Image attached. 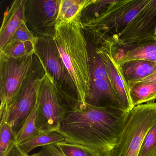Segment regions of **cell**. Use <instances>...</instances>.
<instances>
[{
  "label": "cell",
  "instance_id": "17",
  "mask_svg": "<svg viewBox=\"0 0 156 156\" xmlns=\"http://www.w3.org/2000/svg\"><path fill=\"white\" fill-rule=\"evenodd\" d=\"M64 141H65V138L58 132L41 133L27 141L19 144L18 146L23 154L28 156L29 153L35 148L56 144Z\"/></svg>",
  "mask_w": 156,
  "mask_h": 156
},
{
  "label": "cell",
  "instance_id": "13",
  "mask_svg": "<svg viewBox=\"0 0 156 156\" xmlns=\"http://www.w3.org/2000/svg\"><path fill=\"white\" fill-rule=\"evenodd\" d=\"M112 54L119 65L129 61L143 60L156 62V41L145 42L126 47L113 45Z\"/></svg>",
  "mask_w": 156,
  "mask_h": 156
},
{
  "label": "cell",
  "instance_id": "5",
  "mask_svg": "<svg viewBox=\"0 0 156 156\" xmlns=\"http://www.w3.org/2000/svg\"><path fill=\"white\" fill-rule=\"evenodd\" d=\"M156 122V102L134 107L129 112L114 156H138L146 134Z\"/></svg>",
  "mask_w": 156,
  "mask_h": 156
},
{
  "label": "cell",
  "instance_id": "16",
  "mask_svg": "<svg viewBox=\"0 0 156 156\" xmlns=\"http://www.w3.org/2000/svg\"><path fill=\"white\" fill-rule=\"evenodd\" d=\"M0 156H5L16 143V135L8 122V106L0 107Z\"/></svg>",
  "mask_w": 156,
  "mask_h": 156
},
{
  "label": "cell",
  "instance_id": "21",
  "mask_svg": "<svg viewBox=\"0 0 156 156\" xmlns=\"http://www.w3.org/2000/svg\"><path fill=\"white\" fill-rule=\"evenodd\" d=\"M55 144L65 156H100L94 151L79 144L67 143L65 141Z\"/></svg>",
  "mask_w": 156,
  "mask_h": 156
},
{
  "label": "cell",
  "instance_id": "23",
  "mask_svg": "<svg viewBox=\"0 0 156 156\" xmlns=\"http://www.w3.org/2000/svg\"><path fill=\"white\" fill-rule=\"evenodd\" d=\"M37 38L38 37L35 36L29 29L26 22H24L20 26L11 39L7 44L16 42L26 41H31L35 43Z\"/></svg>",
  "mask_w": 156,
  "mask_h": 156
},
{
  "label": "cell",
  "instance_id": "24",
  "mask_svg": "<svg viewBox=\"0 0 156 156\" xmlns=\"http://www.w3.org/2000/svg\"><path fill=\"white\" fill-rule=\"evenodd\" d=\"M28 156H65L56 144H51L42 147L37 153Z\"/></svg>",
  "mask_w": 156,
  "mask_h": 156
},
{
  "label": "cell",
  "instance_id": "2",
  "mask_svg": "<svg viewBox=\"0 0 156 156\" xmlns=\"http://www.w3.org/2000/svg\"><path fill=\"white\" fill-rule=\"evenodd\" d=\"M81 17L56 24L54 40L75 87L80 104L90 88V58Z\"/></svg>",
  "mask_w": 156,
  "mask_h": 156
},
{
  "label": "cell",
  "instance_id": "12",
  "mask_svg": "<svg viewBox=\"0 0 156 156\" xmlns=\"http://www.w3.org/2000/svg\"><path fill=\"white\" fill-rule=\"evenodd\" d=\"M26 0H14L4 13L0 29V50L11 39L20 26L26 22Z\"/></svg>",
  "mask_w": 156,
  "mask_h": 156
},
{
  "label": "cell",
  "instance_id": "22",
  "mask_svg": "<svg viewBox=\"0 0 156 156\" xmlns=\"http://www.w3.org/2000/svg\"><path fill=\"white\" fill-rule=\"evenodd\" d=\"M138 156H156V122L146 134Z\"/></svg>",
  "mask_w": 156,
  "mask_h": 156
},
{
  "label": "cell",
  "instance_id": "4",
  "mask_svg": "<svg viewBox=\"0 0 156 156\" xmlns=\"http://www.w3.org/2000/svg\"><path fill=\"white\" fill-rule=\"evenodd\" d=\"M34 54L53 82L67 112L75 109L80 105L78 95L53 38L38 37Z\"/></svg>",
  "mask_w": 156,
  "mask_h": 156
},
{
  "label": "cell",
  "instance_id": "18",
  "mask_svg": "<svg viewBox=\"0 0 156 156\" xmlns=\"http://www.w3.org/2000/svg\"><path fill=\"white\" fill-rule=\"evenodd\" d=\"M134 107L154 102L156 99V83H140L129 88Z\"/></svg>",
  "mask_w": 156,
  "mask_h": 156
},
{
  "label": "cell",
  "instance_id": "7",
  "mask_svg": "<svg viewBox=\"0 0 156 156\" xmlns=\"http://www.w3.org/2000/svg\"><path fill=\"white\" fill-rule=\"evenodd\" d=\"M67 113L53 82L46 73L38 94L37 129L42 134L57 132Z\"/></svg>",
  "mask_w": 156,
  "mask_h": 156
},
{
  "label": "cell",
  "instance_id": "3",
  "mask_svg": "<svg viewBox=\"0 0 156 156\" xmlns=\"http://www.w3.org/2000/svg\"><path fill=\"white\" fill-rule=\"evenodd\" d=\"M150 0H113L93 18L81 21L89 40L105 39L115 43L118 38Z\"/></svg>",
  "mask_w": 156,
  "mask_h": 156
},
{
  "label": "cell",
  "instance_id": "10",
  "mask_svg": "<svg viewBox=\"0 0 156 156\" xmlns=\"http://www.w3.org/2000/svg\"><path fill=\"white\" fill-rule=\"evenodd\" d=\"M156 41V0H150L113 44L126 47Z\"/></svg>",
  "mask_w": 156,
  "mask_h": 156
},
{
  "label": "cell",
  "instance_id": "9",
  "mask_svg": "<svg viewBox=\"0 0 156 156\" xmlns=\"http://www.w3.org/2000/svg\"><path fill=\"white\" fill-rule=\"evenodd\" d=\"M61 1L26 0V24L35 36L54 38Z\"/></svg>",
  "mask_w": 156,
  "mask_h": 156
},
{
  "label": "cell",
  "instance_id": "20",
  "mask_svg": "<svg viewBox=\"0 0 156 156\" xmlns=\"http://www.w3.org/2000/svg\"><path fill=\"white\" fill-rule=\"evenodd\" d=\"M39 93V92H38ZM38 108V97L34 109L27 119L16 135L17 145L27 141L28 140L41 134L36 127L35 124L36 112Z\"/></svg>",
  "mask_w": 156,
  "mask_h": 156
},
{
  "label": "cell",
  "instance_id": "19",
  "mask_svg": "<svg viewBox=\"0 0 156 156\" xmlns=\"http://www.w3.org/2000/svg\"><path fill=\"white\" fill-rule=\"evenodd\" d=\"M34 44L35 43L31 41L7 44L0 50V55L10 58H23L30 56L34 53Z\"/></svg>",
  "mask_w": 156,
  "mask_h": 156
},
{
  "label": "cell",
  "instance_id": "1",
  "mask_svg": "<svg viewBox=\"0 0 156 156\" xmlns=\"http://www.w3.org/2000/svg\"><path fill=\"white\" fill-rule=\"evenodd\" d=\"M129 113L80 104L67 112L57 132L66 142L83 145L101 156L111 152L117 145Z\"/></svg>",
  "mask_w": 156,
  "mask_h": 156
},
{
  "label": "cell",
  "instance_id": "14",
  "mask_svg": "<svg viewBox=\"0 0 156 156\" xmlns=\"http://www.w3.org/2000/svg\"><path fill=\"white\" fill-rule=\"evenodd\" d=\"M119 65L127 84L146 78L156 72L155 62L135 60Z\"/></svg>",
  "mask_w": 156,
  "mask_h": 156
},
{
  "label": "cell",
  "instance_id": "6",
  "mask_svg": "<svg viewBox=\"0 0 156 156\" xmlns=\"http://www.w3.org/2000/svg\"><path fill=\"white\" fill-rule=\"evenodd\" d=\"M45 71L34 54L32 65L17 95L8 105V122L15 135L29 117L37 102L38 92Z\"/></svg>",
  "mask_w": 156,
  "mask_h": 156
},
{
  "label": "cell",
  "instance_id": "15",
  "mask_svg": "<svg viewBox=\"0 0 156 156\" xmlns=\"http://www.w3.org/2000/svg\"><path fill=\"white\" fill-rule=\"evenodd\" d=\"M95 0H61L57 23L81 17L82 12Z\"/></svg>",
  "mask_w": 156,
  "mask_h": 156
},
{
  "label": "cell",
  "instance_id": "25",
  "mask_svg": "<svg viewBox=\"0 0 156 156\" xmlns=\"http://www.w3.org/2000/svg\"><path fill=\"white\" fill-rule=\"evenodd\" d=\"M5 156H26L22 152L17 144H15L11 149Z\"/></svg>",
  "mask_w": 156,
  "mask_h": 156
},
{
  "label": "cell",
  "instance_id": "26",
  "mask_svg": "<svg viewBox=\"0 0 156 156\" xmlns=\"http://www.w3.org/2000/svg\"><path fill=\"white\" fill-rule=\"evenodd\" d=\"M114 156L113 151H111V152H109V153H107V154H105V155H102V156Z\"/></svg>",
  "mask_w": 156,
  "mask_h": 156
},
{
  "label": "cell",
  "instance_id": "8",
  "mask_svg": "<svg viewBox=\"0 0 156 156\" xmlns=\"http://www.w3.org/2000/svg\"><path fill=\"white\" fill-rule=\"evenodd\" d=\"M34 55L10 58L0 55L1 105L8 106L17 95L30 72Z\"/></svg>",
  "mask_w": 156,
  "mask_h": 156
},
{
  "label": "cell",
  "instance_id": "11",
  "mask_svg": "<svg viewBox=\"0 0 156 156\" xmlns=\"http://www.w3.org/2000/svg\"><path fill=\"white\" fill-rule=\"evenodd\" d=\"M91 44L103 59L113 88L122 105L127 111L130 112L134 107L131 101L130 91L122 74L120 65L113 57V44L108 41L102 39H97L93 42V44Z\"/></svg>",
  "mask_w": 156,
  "mask_h": 156
}]
</instances>
